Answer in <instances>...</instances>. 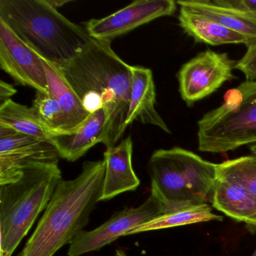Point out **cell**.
I'll return each mask as SVG.
<instances>
[{
    "mask_svg": "<svg viewBox=\"0 0 256 256\" xmlns=\"http://www.w3.org/2000/svg\"><path fill=\"white\" fill-rule=\"evenodd\" d=\"M112 42L91 40L74 59L56 68L90 114L104 109L102 144L115 146L126 126L132 85V66L112 48Z\"/></svg>",
    "mask_w": 256,
    "mask_h": 256,
    "instance_id": "obj_1",
    "label": "cell"
},
{
    "mask_svg": "<svg viewBox=\"0 0 256 256\" xmlns=\"http://www.w3.org/2000/svg\"><path fill=\"white\" fill-rule=\"evenodd\" d=\"M106 161L84 163L80 174L62 180L34 233L18 256H54L70 244L89 222L97 204L102 202Z\"/></svg>",
    "mask_w": 256,
    "mask_h": 256,
    "instance_id": "obj_2",
    "label": "cell"
},
{
    "mask_svg": "<svg viewBox=\"0 0 256 256\" xmlns=\"http://www.w3.org/2000/svg\"><path fill=\"white\" fill-rule=\"evenodd\" d=\"M0 19L42 59L60 68L92 40L47 0H0Z\"/></svg>",
    "mask_w": 256,
    "mask_h": 256,
    "instance_id": "obj_3",
    "label": "cell"
},
{
    "mask_svg": "<svg viewBox=\"0 0 256 256\" xmlns=\"http://www.w3.org/2000/svg\"><path fill=\"white\" fill-rule=\"evenodd\" d=\"M151 194L166 214L208 203L217 180V164L179 146L160 149L148 163Z\"/></svg>",
    "mask_w": 256,
    "mask_h": 256,
    "instance_id": "obj_4",
    "label": "cell"
},
{
    "mask_svg": "<svg viewBox=\"0 0 256 256\" xmlns=\"http://www.w3.org/2000/svg\"><path fill=\"white\" fill-rule=\"evenodd\" d=\"M58 166L29 169L16 182L0 188V256H12L46 210L62 180Z\"/></svg>",
    "mask_w": 256,
    "mask_h": 256,
    "instance_id": "obj_5",
    "label": "cell"
},
{
    "mask_svg": "<svg viewBox=\"0 0 256 256\" xmlns=\"http://www.w3.org/2000/svg\"><path fill=\"white\" fill-rule=\"evenodd\" d=\"M197 138L199 150L210 154L256 144V82L228 90L222 104L199 120Z\"/></svg>",
    "mask_w": 256,
    "mask_h": 256,
    "instance_id": "obj_6",
    "label": "cell"
},
{
    "mask_svg": "<svg viewBox=\"0 0 256 256\" xmlns=\"http://www.w3.org/2000/svg\"><path fill=\"white\" fill-rule=\"evenodd\" d=\"M60 158L52 142L0 126V186L18 180L29 169L58 166Z\"/></svg>",
    "mask_w": 256,
    "mask_h": 256,
    "instance_id": "obj_7",
    "label": "cell"
},
{
    "mask_svg": "<svg viewBox=\"0 0 256 256\" xmlns=\"http://www.w3.org/2000/svg\"><path fill=\"white\" fill-rule=\"evenodd\" d=\"M236 62L228 54L206 50L184 64L178 73L181 98L190 107L235 78Z\"/></svg>",
    "mask_w": 256,
    "mask_h": 256,
    "instance_id": "obj_8",
    "label": "cell"
},
{
    "mask_svg": "<svg viewBox=\"0 0 256 256\" xmlns=\"http://www.w3.org/2000/svg\"><path fill=\"white\" fill-rule=\"evenodd\" d=\"M166 214L160 200L150 194L137 208H125L92 230H82L70 242L68 256H80L97 251L120 236H127L140 224Z\"/></svg>",
    "mask_w": 256,
    "mask_h": 256,
    "instance_id": "obj_9",
    "label": "cell"
},
{
    "mask_svg": "<svg viewBox=\"0 0 256 256\" xmlns=\"http://www.w3.org/2000/svg\"><path fill=\"white\" fill-rule=\"evenodd\" d=\"M173 0H140L102 18L92 19L86 24V31L92 40L112 42L138 26L176 11Z\"/></svg>",
    "mask_w": 256,
    "mask_h": 256,
    "instance_id": "obj_10",
    "label": "cell"
},
{
    "mask_svg": "<svg viewBox=\"0 0 256 256\" xmlns=\"http://www.w3.org/2000/svg\"><path fill=\"white\" fill-rule=\"evenodd\" d=\"M0 67L16 83L49 94L42 59L0 19Z\"/></svg>",
    "mask_w": 256,
    "mask_h": 256,
    "instance_id": "obj_11",
    "label": "cell"
},
{
    "mask_svg": "<svg viewBox=\"0 0 256 256\" xmlns=\"http://www.w3.org/2000/svg\"><path fill=\"white\" fill-rule=\"evenodd\" d=\"M156 94L154 76L150 68L132 66V85L130 106L126 126L134 121L158 127L172 134L169 127L156 108Z\"/></svg>",
    "mask_w": 256,
    "mask_h": 256,
    "instance_id": "obj_12",
    "label": "cell"
},
{
    "mask_svg": "<svg viewBox=\"0 0 256 256\" xmlns=\"http://www.w3.org/2000/svg\"><path fill=\"white\" fill-rule=\"evenodd\" d=\"M133 142L131 137L106 150V174L101 200H110L122 193L136 190L140 185L132 166Z\"/></svg>",
    "mask_w": 256,
    "mask_h": 256,
    "instance_id": "obj_13",
    "label": "cell"
},
{
    "mask_svg": "<svg viewBox=\"0 0 256 256\" xmlns=\"http://www.w3.org/2000/svg\"><path fill=\"white\" fill-rule=\"evenodd\" d=\"M106 114L104 109L90 114L78 127L68 132L52 136V142L60 158L76 162L90 149L102 143L106 134Z\"/></svg>",
    "mask_w": 256,
    "mask_h": 256,
    "instance_id": "obj_14",
    "label": "cell"
},
{
    "mask_svg": "<svg viewBox=\"0 0 256 256\" xmlns=\"http://www.w3.org/2000/svg\"><path fill=\"white\" fill-rule=\"evenodd\" d=\"M178 22L182 31L197 43L212 46L250 44V40L242 34L184 7H180Z\"/></svg>",
    "mask_w": 256,
    "mask_h": 256,
    "instance_id": "obj_15",
    "label": "cell"
},
{
    "mask_svg": "<svg viewBox=\"0 0 256 256\" xmlns=\"http://www.w3.org/2000/svg\"><path fill=\"white\" fill-rule=\"evenodd\" d=\"M176 4L242 34L250 40V44L256 42V14L254 13L221 5L215 0H181Z\"/></svg>",
    "mask_w": 256,
    "mask_h": 256,
    "instance_id": "obj_16",
    "label": "cell"
},
{
    "mask_svg": "<svg viewBox=\"0 0 256 256\" xmlns=\"http://www.w3.org/2000/svg\"><path fill=\"white\" fill-rule=\"evenodd\" d=\"M211 199L215 209L236 221L246 222L256 215V198L239 184L218 174Z\"/></svg>",
    "mask_w": 256,
    "mask_h": 256,
    "instance_id": "obj_17",
    "label": "cell"
},
{
    "mask_svg": "<svg viewBox=\"0 0 256 256\" xmlns=\"http://www.w3.org/2000/svg\"><path fill=\"white\" fill-rule=\"evenodd\" d=\"M48 83L49 92L56 98L65 114L68 132L78 127L90 114L84 107L82 101L59 70L42 59Z\"/></svg>",
    "mask_w": 256,
    "mask_h": 256,
    "instance_id": "obj_18",
    "label": "cell"
},
{
    "mask_svg": "<svg viewBox=\"0 0 256 256\" xmlns=\"http://www.w3.org/2000/svg\"><path fill=\"white\" fill-rule=\"evenodd\" d=\"M0 126L40 140L52 142V134L43 125L35 109L19 104L12 100H7L0 104Z\"/></svg>",
    "mask_w": 256,
    "mask_h": 256,
    "instance_id": "obj_19",
    "label": "cell"
},
{
    "mask_svg": "<svg viewBox=\"0 0 256 256\" xmlns=\"http://www.w3.org/2000/svg\"><path fill=\"white\" fill-rule=\"evenodd\" d=\"M222 216L212 212L208 203L186 206L178 210L158 216L128 232V235L161 229L188 226L210 221H222Z\"/></svg>",
    "mask_w": 256,
    "mask_h": 256,
    "instance_id": "obj_20",
    "label": "cell"
},
{
    "mask_svg": "<svg viewBox=\"0 0 256 256\" xmlns=\"http://www.w3.org/2000/svg\"><path fill=\"white\" fill-rule=\"evenodd\" d=\"M218 176L234 181L256 198V156H245L217 164Z\"/></svg>",
    "mask_w": 256,
    "mask_h": 256,
    "instance_id": "obj_21",
    "label": "cell"
},
{
    "mask_svg": "<svg viewBox=\"0 0 256 256\" xmlns=\"http://www.w3.org/2000/svg\"><path fill=\"white\" fill-rule=\"evenodd\" d=\"M32 107L50 134L68 132V122L58 100L52 94L36 92Z\"/></svg>",
    "mask_w": 256,
    "mask_h": 256,
    "instance_id": "obj_22",
    "label": "cell"
},
{
    "mask_svg": "<svg viewBox=\"0 0 256 256\" xmlns=\"http://www.w3.org/2000/svg\"><path fill=\"white\" fill-rule=\"evenodd\" d=\"M246 47L245 54L236 62L234 70L241 72L246 82H256V42Z\"/></svg>",
    "mask_w": 256,
    "mask_h": 256,
    "instance_id": "obj_23",
    "label": "cell"
},
{
    "mask_svg": "<svg viewBox=\"0 0 256 256\" xmlns=\"http://www.w3.org/2000/svg\"><path fill=\"white\" fill-rule=\"evenodd\" d=\"M217 4L256 14V0H215Z\"/></svg>",
    "mask_w": 256,
    "mask_h": 256,
    "instance_id": "obj_24",
    "label": "cell"
},
{
    "mask_svg": "<svg viewBox=\"0 0 256 256\" xmlns=\"http://www.w3.org/2000/svg\"><path fill=\"white\" fill-rule=\"evenodd\" d=\"M17 94V90L12 84L1 80L0 82V102L1 104L7 100H11V97Z\"/></svg>",
    "mask_w": 256,
    "mask_h": 256,
    "instance_id": "obj_25",
    "label": "cell"
},
{
    "mask_svg": "<svg viewBox=\"0 0 256 256\" xmlns=\"http://www.w3.org/2000/svg\"><path fill=\"white\" fill-rule=\"evenodd\" d=\"M47 2L50 6L54 8L55 10H58V8H60L66 4H70L71 1L70 0H47Z\"/></svg>",
    "mask_w": 256,
    "mask_h": 256,
    "instance_id": "obj_26",
    "label": "cell"
},
{
    "mask_svg": "<svg viewBox=\"0 0 256 256\" xmlns=\"http://www.w3.org/2000/svg\"><path fill=\"white\" fill-rule=\"evenodd\" d=\"M245 223L250 227L256 228V215L253 216L251 218H248Z\"/></svg>",
    "mask_w": 256,
    "mask_h": 256,
    "instance_id": "obj_27",
    "label": "cell"
},
{
    "mask_svg": "<svg viewBox=\"0 0 256 256\" xmlns=\"http://www.w3.org/2000/svg\"><path fill=\"white\" fill-rule=\"evenodd\" d=\"M114 256H127V254H126L125 252L122 251V250H116Z\"/></svg>",
    "mask_w": 256,
    "mask_h": 256,
    "instance_id": "obj_28",
    "label": "cell"
},
{
    "mask_svg": "<svg viewBox=\"0 0 256 256\" xmlns=\"http://www.w3.org/2000/svg\"><path fill=\"white\" fill-rule=\"evenodd\" d=\"M250 151H251L252 155L256 156V144L252 145L250 146Z\"/></svg>",
    "mask_w": 256,
    "mask_h": 256,
    "instance_id": "obj_29",
    "label": "cell"
},
{
    "mask_svg": "<svg viewBox=\"0 0 256 256\" xmlns=\"http://www.w3.org/2000/svg\"><path fill=\"white\" fill-rule=\"evenodd\" d=\"M252 256H256V250H254V253H253Z\"/></svg>",
    "mask_w": 256,
    "mask_h": 256,
    "instance_id": "obj_30",
    "label": "cell"
}]
</instances>
